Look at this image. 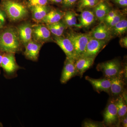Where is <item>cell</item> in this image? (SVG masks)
Here are the masks:
<instances>
[{
  "label": "cell",
  "instance_id": "cell-28",
  "mask_svg": "<svg viewBox=\"0 0 127 127\" xmlns=\"http://www.w3.org/2000/svg\"><path fill=\"white\" fill-rule=\"evenodd\" d=\"M82 127H104L103 122H97L90 119H86L82 124Z\"/></svg>",
  "mask_w": 127,
  "mask_h": 127
},
{
  "label": "cell",
  "instance_id": "cell-1",
  "mask_svg": "<svg viewBox=\"0 0 127 127\" xmlns=\"http://www.w3.org/2000/svg\"><path fill=\"white\" fill-rule=\"evenodd\" d=\"M22 45L15 28L8 27L0 32V52L18 53L22 50Z\"/></svg>",
  "mask_w": 127,
  "mask_h": 127
},
{
  "label": "cell",
  "instance_id": "cell-11",
  "mask_svg": "<svg viewBox=\"0 0 127 127\" xmlns=\"http://www.w3.org/2000/svg\"><path fill=\"white\" fill-rule=\"evenodd\" d=\"M75 61L66 57L60 79L62 84H66L72 78L77 76Z\"/></svg>",
  "mask_w": 127,
  "mask_h": 127
},
{
  "label": "cell",
  "instance_id": "cell-18",
  "mask_svg": "<svg viewBox=\"0 0 127 127\" xmlns=\"http://www.w3.org/2000/svg\"><path fill=\"white\" fill-rule=\"evenodd\" d=\"M112 9V5L106 0H102L93 8L94 13L100 22H103L105 17Z\"/></svg>",
  "mask_w": 127,
  "mask_h": 127
},
{
  "label": "cell",
  "instance_id": "cell-3",
  "mask_svg": "<svg viewBox=\"0 0 127 127\" xmlns=\"http://www.w3.org/2000/svg\"><path fill=\"white\" fill-rule=\"evenodd\" d=\"M102 121L105 127H120L115 98L110 97L103 113Z\"/></svg>",
  "mask_w": 127,
  "mask_h": 127
},
{
  "label": "cell",
  "instance_id": "cell-27",
  "mask_svg": "<svg viewBox=\"0 0 127 127\" xmlns=\"http://www.w3.org/2000/svg\"><path fill=\"white\" fill-rule=\"evenodd\" d=\"M24 2L29 8L37 6L47 5L50 3L48 0H25Z\"/></svg>",
  "mask_w": 127,
  "mask_h": 127
},
{
  "label": "cell",
  "instance_id": "cell-2",
  "mask_svg": "<svg viewBox=\"0 0 127 127\" xmlns=\"http://www.w3.org/2000/svg\"><path fill=\"white\" fill-rule=\"evenodd\" d=\"M0 8L12 21L24 20L29 15L27 6L19 0H1Z\"/></svg>",
  "mask_w": 127,
  "mask_h": 127
},
{
  "label": "cell",
  "instance_id": "cell-10",
  "mask_svg": "<svg viewBox=\"0 0 127 127\" xmlns=\"http://www.w3.org/2000/svg\"><path fill=\"white\" fill-rule=\"evenodd\" d=\"M108 41L90 38L84 53L81 57H95L103 49Z\"/></svg>",
  "mask_w": 127,
  "mask_h": 127
},
{
  "label": "cell",
  "instance_id": "cell-17",
  "mask_svg": "<svg viewBox=\"0 0 127 127\" xmlns=\"http://www.w3.org/2000/svg\"><path fill=\"white\" fill-rule=\"evenodd\" d=\"M19 39L24 46L32 38V25L29 22L20 25L17 29Z\"/></svg>",
  "mask_w": 127,
  "mask_h": 127
},
{
  "label": "cell",
  "instance_id": "cell-5",
  "mask_svg": "<svg viewBox=\"0 0 127 127\" xmlns=\"http://www.w3.org/2000/svg\"><path fill=\"white\" fill-rule=\"evenodd\" d=\"M1 67L4 70L5 76L10 79L16 77L18 71L23 68L17 63L15 53H4Z\"/></svg>",
  "mask_w": 127,
  "mask_h": 127
},
{
  "label": "cell",
  "instance_id": "cell-7",
  "mask_svg": "<svg viewBox=\"0 0 127 127\" xmlns=\"http://www.w3.org/2000/svg\"><path fill=\"white\" fill-rule=\"evenodd\" d=\"M111 81L110 97L116 98L122 94L125 89L127 80L124 77L123 68L121 72L117 76L109 78Z\"/></svg>",
  "mask_w": 127,
  "mask_h": 127
},
{
  "label": "cell",
  "instance_id": "cell-16",
  "mask_svg": "<svg viewBox=\"0 0 127 127\" xmlns=\"http://www.w3.org/2000/svg\"><path fill=\"white\" fill-rule=\"evenodd\" d=\"M81 12L78 17V28L90 27L97 20L93 10L86 9Z\"/></svg>",
  "mask_w": 127,
  "mask_h": 127
},
{
  "label": "cell",
  "instance_id": "cell-36",
  "mask_svg": "<svg viewBox=\"0 0 127 127\" xmlns=\"http://www.w3.org/2000/svg\"><path fill=\"white\" fill-rule=\"evenodd\" d=\"M3 54H4V53L0 52V67H1V62H2Z\"/></svg>",
  "mask_w": 127,
  "mask_h": 127
},
{
  "label": "cell",
  "instance_id": "cell-21",
  "mask_svg": "<svg viewBox=\"0 0 127 127\" xmlns=\"http://www.w3.org/2000/svg\"><path fill=\"white\" fill-rule=\"evenodd\" d=\"M113 37H120L127 32V20L126 17L122 19L111 29Z\"/></svg>",
  "mask_w": 127,
  "mask_h": 127
},
{
  "label": "cell",
  "instance_id": "cell-15",
  "mask_svg": "<svg viewBox=\"0 0 127 127\" xmlns=\"http://www.w3.org/2000/svg\"><path fill=\"white\" fill-rule=\"evenodd\" d=\"M95 57H81L76 59L75 65L77 71V76L81 78L84 73L93 66Z\"/></svg>",
  "mask_w": 127,
  "mask_h": 127
},
{
  "label": "cell",
  "instance_id": "cell-26",
  "mask_svg": "<svg viewBox=\"0 0 127 127\" xmlns=\"http://www.w3.org/2000/svg\"><path fill=\"white\" fill-rule=\"evenodd\" d=\"M126 12L121 11L120 12L114 16L112 19L104 23L110 28V30L114 25L118 23L122 19L125 17Z\"/></svg>",
  "mask_w": 127,
  "mask_h": 127
},
{
  "label": "cell",
  "instance_id": "cell-33",
  "mask_svg": "<svg viewBox=\"0 0 127 127\" xmlns=\"http://www.w3.org/2000/svg\"><path fill=\"white\" fill-rule=\"evenodd\" d=\"M119 44L122 47L127 48V36L121 37L119 40Z\"/></svg>",
  "mask_w": 127,
  "mask_h": 127
},
{
  "label": "cell",
  "instance_id": "cell-9",
  "mask_svg": "<svg viewBox=\"0 0 127 127\" xmlns=\"http://www.w3.org/2000/svg\"><path fill=\"white\" fill-rule=\"evenodd\" d=\"M32 37L33 40L43 44L53 41L51 32L46 25L37 24L32 26Z\"/></svg>",
  "mask_w": 127,
  "mask_h": 127
},
{
  "label": "cell",
  "instance_id": "cell-32",
  "mask_svg": "<svg viewBox=\"0 0 127 127\" xmlns=\"http://www.w3.org/2000/svg\"><path fill=\"white\" fill-rule=\"evenodd\" d=\"M114 3L123 7H127V0H112Z\"/></svg>",
  "mask_w": 127,
  "mask_h": 127
},
{
  "label": "cell",
  "instance_id": "cell-22",
  "mask_svg": "<svg viewBox=\"0 0 127 127\" xmlns=\"http://www.w3.org/2000/svg\"><path fill=\"white\" fill-rule=\"evenodd\" d=\"M77 15L74 11L68 10L65 12V14L62 20L67 28L75 27L78 28Z\"/></svg>",
  "mask_w": 127,
  "mask_h": 127
},
{
  "label": "cell",
  "instance_id": "cell-19",
  "mask_svg": "<svg viewBox=\"0 0 127 127\" xmlns=\"http://www.w3.org/2000/svg\"><path fill=\"white\" fill-rule=\"evenodd\" d=\"M65 13V12L60 9L52 8L40 22L45 24L57 23L62 20Z\"/></svg>",
  "mask_w": 127,
  "mask_h": 127
},
{
  "label": "cell",
  "instance_id": "cell-24",
  "mask_svg": "<svg viewBox=\"0 0 127 127\" xmlns=\"http://www.w3.org/2000/svg\"><path fill=\"white\" fill-rule=\"evenodd\" d=\"M127 103L124 99L122 94L115 98V104L117 110L119 122L122 118L127 114Z\"/></svg>",
  "mask_w": 127,
  "mask_h": 127
},
{
  "label": "cell",
  "instance_id": "cell-25",
  "mask_svg": "<svg viewBox=\"0 0 127 127\" xmlns=\"http://www.w3.org/2000/svg\"><path fill=\"white\" fill-rule=\"evenodd\" d=\"M102 0H78L77 10L81 12L86 9H92Z\"/></svg>",
  "mask_w": 127,
  "mask_h": 127
},
{
  "label": "cell",
  "instance_id": "cell-4",
  "mask_svg": "<svg viewBox=\"0 0 127 127\" xmlns=\"http://www.w3.org/2000/svg\"><path fill=\"white\" fill-rule=\"evenodd\" d=\"M72 43L76 53V59L82 56L90 39L88 33H83L70 31L66 36Z\"/></svg>",
  "mask_w": 127,
  "mask_h": 127
},
{
  "label": "cell",
  "instance_id": "cell-34",
  "mask_svg": "<svg viewBox=\"0 0 127 127\" xmlns=\"http://www.w3.org/2000/svg\"><path fill=\"white\" fill-rule=\"evenodd\" d=\"M123 127H127V115L124 116L120 120V126Z\"/></svg>",
  "mask_w": 127,
  "mask_h": 127
},
{
  "label": "cell",
  "instance_id": "cell-30",
  "mask_svg": "<svg viewBox=\"0 0 127 127\" xmlns=\"http://www.w3.org/2000/svg\"><path fill=\"white\" fill-rule=\"evenodd\" d=\"M121 11V10H120L118 9H112L105 17L103 22H106L108 21H109Z\"/></svg>",
  "mask_w": 127,
  "mask_h": 127
},
{
  "label": "cell",
  "instance_id": "cell-14",
  "mask_svg": "<svg viewBox=\"0 0 127 127\" xmlns=\"http://www.w3.org/2000/svg\"><path fill=\"white\" fill-rule=\"evenodd\" d=\"M85 79L91 83L94 91L98 93L104 92L109 95L111 87V81L109 78L104 77L99 79H94L87 76L85 77Z\"/></svg>",
  "mask_w": 127,
  "mask_h": 127
},
{
  "label": "cell",
  "instance_id": "cell-29",
  "mask_svg": "<svg viewBox=\"0 0 127 127\" xmlns=\"http://www.w3.org/2000/svg\"><path fill=\"white\" fill-rule=\"evenodd\" d=\"M78 1V0H63L62 6L67 9L72 8L77 4Z\"/></svg>",
  "mask_w": 127,
  "mask_h": 127
},
{
  "label": "cell",
  "instance_id": "cell-37",
  "mask_svg": "<svg viewBox=\"0 0 127 127\" xmlns=\"http://www.w3.org/2000/svg\"></svg>",
  "mask_w": 127,
  "mask_h": 127
},
{
  "label": "cell",
  "instance_id": "cell-31",
  "mask_svg": "<svg viewBox=\"0 0 127 127\" xmlns=\"http://www.w3.org/2000/svg\"><path fill=\"white\" fill-rule=\"evenodd\" d=\"M6 15L4 12L0 8V28L2 27L6 21Z\"/></svg>",
  "mask_w": 127,
  "mask_h": 127
},
{
  "label": "cell",
  "instance_id": "cell-6",
  "mask_svg": "<svg viewBox=\"0 0 127 127\" xmlns=\"http://www.w3.org/2000/svg\"><path fill=\"white\" fill-rule=\"evenodd\" d=\"M122 68L123 64L117 58L99 63L96 67L97 71L102 72L104 77L108 78L118 75Z\"/></svg>",
  "mask_w": 127,
  "mask_h": 127
},
{
  "label": "cell",
  "instance_id": "cell-13",
  "mask_svg": "<svg viewBox=\"0 0 127 127\" xmlns=\"http://www.w3.org/2000/svg\"><path fill=\"white\" fill-rule=\"evenodd\" d=\"M42 43L32 40L25 46L24 55L27 59L32 61H37Z\"/></svg>",
  "mask_w": 127,
  "mask_h": 127
},
{
  "label": "cell",
  "instance_id": "cell-23",
  "mask_svg": "<svg viewBox=\"0 0 127 127\" xmlns=\"http://www.w3.org/2000/svg\"><path fill=\"white\" fill-rule=\"evenodd\" d=\"M46 26L50 30L51 33L57 36L63 35L64 32L67 28L62 20L58 22L53 24H46Z\"/></svg>",
  "mask_w": 127,
  "mask_h": 127
},
{
  "label": "cell",
  "instance_id": "cell-20",
  "mask_svg": "<svg viewBox=\"0 0 127 127\" xmlns=\"http://www.w3.org/2000/svg\"><path fill=\"white\" fill-rule=\"evenodd\" d=\"M29 8L31 11L32 19L39 22L52 9L51 7L48 5L37 6Z\"/></svg>",
  "mask_w": 127,
  "mask_h": 127
},
{
  "label": "cell",
  "instance_id": "cell-35",
  "mask_svg": "<svg viewBox=\"0 0 127 127\" xmlns=\"http://www.w3.org/2000/svg\"><path fill=\"white\" fill-rule=\"evenodd\" d=\"M50 3H53V4H62V2L63 0H48Z\"/></svg>",
  "mask_w": 127,
  "mask_h": 127
},
{
  "label": "cell",
  "instance_id": "cell-8",
  "mask_svg": "<svg viewBox=\"0 0 127 127\" xmlns=\"http://www.w3.org/2000/svg\"><path fill=\"white\" fill-rule=\"evenodd\" d=\"M90 38L109 41L113 38L111 30L104 22H101L88 32Z\"/></svg>",
  "mask_w": 127,
  "mask_h": 127
},
{
  "label": "cell",
  "instance_id": "cell-12",
  "mask_svg": "<svg viewBox=\"0 0 127 127\" xmlns=\"http://www.w3.org/2000/svg\"><path fill=\"white\" fill-rule=\"evenodd\" d=\"M53 41L56 43L63 51L66 57L74 60L76 59L74 47L70 39L63 35L60 36H55L53 37Z\"/></svg>",
  "mask_w": 127,
  "mask_h": 127
}]
</instances>
